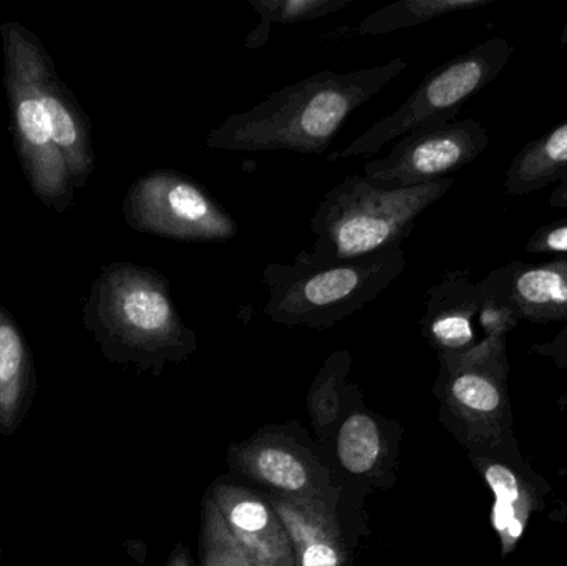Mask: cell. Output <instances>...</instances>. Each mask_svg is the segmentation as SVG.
<instances>
[{
    "label": "cell",
    "instance_id": "cell-1",
    "mask_svg": "<svg viewBox=\"0 0 567 566\" xmlns=\"http://www.w3.org/2000/svg\"><path fill=\"white\" fill-rule=\"evenodd\" d=\"M409 66L402 56L349 73L319 72L271 93L248 112L226 116L205 140L208 150L323 155L353 112Z\"/></svg>",
    "mask_w": 567,
    "mask_h": 566
},
{
    "label": "cell",
    "instance_id": "cell-2",
    "mask_svg": "<svg viewBox=\"0 0 567 566\" xmlns=\"http://www.w3.org/2000/svg\"><path fill=\"white\" fill-rule=\"evenodd\" d=\"M83 325L109 361L138 371L159 374L198 348L173 301L169 279L133 263L103 266L83 306Z\"/></svg>",
    "mask_w": 567,
    "mask_h": 566
},
{
    "label": "cell",
    "instance_id": "cell-3",
    "mask_svg": "<svg viewBox=\"0 0 567 566\" xmlns=\"http://www.w3.org/2000/svg\"><path fill=\"white\" fill-rule=\"evenodd\" d=\"M455 178L410 188H385L363 175L333 186L310 219L316 243L296 256L310 266L336 265L402 248L416 219L442 199Z\"/></svg>",
    "mask_w": 567,
    "mask_h": 566
},
{
    "label": "cell",
    "instance_id": "cell-4",
    "mask_svg": "<svg viewBox=\"0 0 567 566\" xmlns=\"http://www.w3.org/2000/svg\"><path fill=\"white\" fill-rule=\"evenodd\" d=\"M405 268L402 248L326 266L299 259L292 265L271 263L262 272L268 288L262 312L289 328L329 329L375 301Z\"/></svg>",
    "mask_w": 567,
    "mask_h": 566
},
{
    "label": "cell",
    "instance_id": "cell-5",
    "mask_svg": "<svg viewBox=\"0 0 567 566\" xmlns=\"http://www.w3.org/2000/svg\"><path fill=\"white\" fill-rule=\"evenodd\" d=\"M513 53L515 47L503 37H492L460 53L429 73L392 115L373 123L349 146L330 155V162L375 155L386 143L410 132L455 122L463 106L498 79Z\"/></svg>",
    "mask_w": 567,
    "mask_h": 566
},
{
    "label": "cell",
    "instance_id": "cell-6",
    "mask_svg": "<svg viewBox=\"0 0 567 566\" xmlns=\"http://www.w3.org/2000/svg\"><path fill=\"white\" fill-rule=\"evenodd\" d=\"M126 225L143 235L183 243H226L238 223L192 176L153 169L132 183L123 199Z\"/></svg>",
    "mask_w": 567,
    "mask_h": 566
},
{
    "label": "cell",
    "instance_id": "cell-7",
    "mask_svg": "<svg viewBox=\"0 0 567 566\" xmlns=\"http://www.w3.org/2000/svg\"><path fill=\"white\" fill-rule=\"evenodd\" d=\"M518 322L468 271H449L426 291L420 326L440 359H476L505 354L506 338Z\"/></svg>",
    "mask_w": 567,
    "mask_h": 566
},
{
    "label": "cell",
    "instance_id": "cell-8",
    "mask_svg": "<svg viewBox=\"0 0 567 566\" xmlns=\"http://www.w3.org/2000/svg\"><path fill=\"white\" fill-rule=\"evenodd\" d=\"M0 35L6 59L3 82L9 99L10 128L23 175L33 195L47 208L65 213L75 195L69 166L53 143L49 122L17 40L13 22L2 23Z\"/></svg>",
    "mask_w": 567,
    "mask_h": 566
},
{
    "label": "cell",
    "instance_id": "cell-9",
    "mask_svg": "<svg viewBox=\"0 0 567 566\" xmlns=\"http://www.w3.org/2000/svg\"><path fill=\"white\" fill-rule=\"evenodd\" d=\"M488 130L475 119L420 128L402 136L389 155L363 165L362 175L385 188H410L452 178L489 146Z\"/></svg>",
    "mask_w": 567,
    "mask_h": 566
},
{
    "label": "cell",
    "instance_id": "cell-10",
    "mask_svg": "<svg viewBox=\"0 0 567 566\" xmlns=\"http://www.w3.org/2000/svg\"><path fill=\"white\" fill-rule=\"evenodd\" d=\"M13 29L35 85L40 105L49 122L53 143L69 166L73 186L75 189L83 188L95 169L89 116L80 109L75 96L63 85L39 37L33 35L20 22H13Z\"/></svg>",
    "mask_w": 567,
    "mask_h": 566
},
{
    "label": "cell",
    "instance_id": "cell-11",
    "mask_svg": "<svg viewBox=\"0 0 567 566\" xmlns=\"http://www.w3.org/2000/svg\"><path fill=\"white\" fill-rule=\"evenodd\" d=\"M229 464L282 498H329L330 474L307 449L278 434L255 435L229 449Z\"/></svg>",
    "mask_w": 567,
    "mask_h": 566
},
{
    "label": "cell",
    "instance_id": "cell-12",
    "mask_svg": "<svg viewBox=\"0 0 567 566\" xmlns=\"http://www.w3.org/2000/svg\"><path fill=\"white\" fill-rule=\"evenodd\" d=\"M480 285L519 321H567V258L538 265L508 263L493 269Z\"/></svg>",
    "mask_w": 567,
    "mask_h": 566
},
{
    "label": "cell",
    "instance_id": "cell-13",
    "mask_svg": "<svg viewBox=\"0 0 567 566\" xmlns=\"http://www.w3.org/2000/svg\"><path fill=\"white\" fill-rule=\"evenodd\" d=\"M212 498L252 566H296L292 542L271 501L235 484L215 485Z\"/></svg>",
    "mask_w": 567,
    "mask_h": 566
},
{
    "label": "cell",
    "instance_id": "cell-14",
    "mask_svg": "<svg viewBox=\"0 0 567 566\" xmlns=\"http://www.w3.org/2000/svg\"><path fill=\"white\" fill-rule=\"evenodd\" d=\"M292 542L296 566H346L347 548L330 498H271Z\"/></svg>",
    "mask_w": 567,
    "mask_h": 566
},
{
    "label": "cell",
    "instance_id": "cell-15",
    "mask_svg": "<svg viewBox=\"0 0 567 566\" xmlns=\"http://www.w3.org/2000/svg\"><path fill=\"white\" fill-rule=\"evenodd\" d=\"M35 389V368L25 336L0 305V438L19 431L32 408Z\"/></svg>",
    "mask_w": 567,
    "mask_h": 566
},
{
    "label": "cell",
    "instance_id": "cell-16",
    "mask_svg": "<svg viewBox=\"0 0 567 566\" xmlns=\"http://www.w3.org/2000/svg\"><path fill=\"white\" fill-rule=\"evenodd\" d=\"M567 182V120L529 142L506 169L505 193L525 196Z\"/></svg>",
    "mask_w": 567,
    "mask_h": 566
},
{
    "label": "cell",
    "instance_id": "cell-17",
    "mask_svg": "<svg viewBox=\"0 0 567 566\" xmlns=\"http://www.w3.org/2000/svg\"><path fill=\"white\" fill-rule=\"evenodd\" d=\"M496 0H399L367 16L355 27L357 35H385L396 30L423 25L453 13L473 12Z\"/></svg>",
    "mask_w": 567,
    "mask_h": 566
},
{
    "label": "cell",
    "instance_id": "cell-18",
    "mask_svg": "<svg viewBox=\"0 0 567 566\" xmlns=\"http://www.w3.org/2000/svg\"><path fill=\"white\" fill-rule=\"evenodd\" d=\"M485 478L496 498L493 505V527L502 538L503 552L509 554L525 532L526 522L532 514V497L518 475L506 465H488Z\"/></svg>",
    "mask_w": 567,
    "mask_h": 566
},
{
    "label": "cell",
    "instance_id": "cell-19",
    "mask_svg": "<svg viewBox=\"0 0 567 566\" xmlns=\"http://www.w3.org/2000/svg\"><path fill=\"white\" fill-rule=\"evenodd\" d=\"M337 457L352 475H373L386 457V439L379 421L365 411H355L337 432Z\"/></svg>",
    "mask_w": 567,
    "mask_h": 566
},
{
    "label": "cell",
    "instance_id": "cell-20",
    "mask_svg": "<svg viewBox=\"0 0 567 566\" xmlns=\"http://www.w3.org/2000/svg\"><path fill=\"white\" fill-rule=\"evenodd\" d=\"M355 0H248L261 22L246 35V49L259 50L269 42L275 27L323 19L352 6Z\"/></svg>",
    "mask_w": 567,
    "mask_h": 566
},
{
    "label": "cell",
    "instance_id": "cell-21",
    "mask_svg": "<svg viewBox=\"0 0 567 566\" xmlns=\"http://www.w3.org/2000/svg\"><path fill=\"white\" fill-rule=\"evenodd\" d=\"M352 368V356L349 351L333 352L323 362L317 378L307 394V409L313 428L319 434H327L339 421L343 408V395L349 392L347 375Z\"/></svg>",
    "mask_w": 567,
    "mask_h": 566
},
{
    "label": "cell",
    "instance_id": "cell-22",
    "mask_svg": "<svg viewBox=\"0 0 567 566\" xmlns=\"http://www.w3.org/2000/svg\"><path fill=\"white\" fill-rule=\"evenodd\" d=\"M199 555L202 566H252L212 497L203 507Z\"/></svg>",
    "mask_w": 567,
    "mask_h": 566
},
{
    "label": "cell",
    "instance_id": "cell-23",
    "mask_svg": "<svg viewBox=\"0 0 567 566\" xmlns=\"http://www.w3.org/2000/svg\"><path fill=\"white\" fill-rule=\"evenodd\" d=\"M532 255H549L567 258V218L539 226L526 243Z\"/></svg>",
    "mask_w": 567,
    "mask_h": 566
},
{
    "label": "cell",
    "instance_id": "cell-24",
    "mask_svg": "<svg viewBox=\"0 0 567 566\" xmlns=\"http://www.w3.org/2000/svg\"><path fill=\"white\" fill-rule=\"evenodd\" d=\"M549 206L551 208H567V182L556 186L549 196Z\"/></svg>",
    "mask_w": 567,
    "mask_h": 566
},
{
    "label": "cell",
    "instance_id": "cell-25",
    "mask_svg": "<svg viewBox=\"0 0 567 566\" xmlns=\"http://www.w3.org/2000/svg\"><path fill=\"white\" fill-rule=\"evenodd\" d=\"M166 566H193L188 550H186L183 545H178V547L173 550L172 557H169L168 565Z\"/></svg>",
    "mask_w": 567,
    "mask_h": 566
},
{
    "label": "cell",
    "instance_id": "cell-26",
    "mask_svg": "<svg viewBox=\"0 0 567 566\" xmlns=\"http://www.w3.org/2000/svg\"><path fill=\"white\" fill-rule=\"evenodd\" d=\"M559 45L567 47V19L565 22V27H563L561 39H559Z\"/></svg>",
    "mask_w": 567,
    "mask_h": 566
}]
</instances>
